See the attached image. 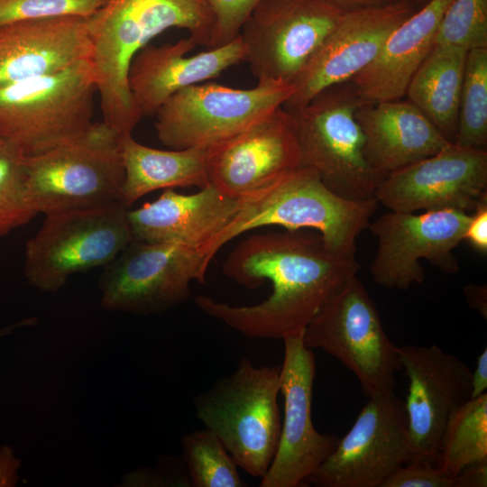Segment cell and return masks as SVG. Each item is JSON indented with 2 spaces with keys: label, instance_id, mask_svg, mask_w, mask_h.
I'll use <instances>...</instances> for the list:
<instances>
[{
  "label": "cell",
  "instance_id": "cell-1",
  "mask_svg": "<svg viewBox=\"0 0 487 487\" xmlns=\"http://www.w3.org/2000/svg\"><path fill=\"white\" fill-rule=\"evenodd\" d=\"M358 269L355 254L333 251L317 232L254 234L233 249L223 272L249 289L269 280L271 295L252 306H232L204 295L196 297L195 303L205 314L248 337L283 340L302 335L322 305Z\"/></svg>",
  "mask_w": 487,
  "mask_h": 487
},
{
  "label": "cell",
  "instance_id": "cell-2",
  "mask_svg": "<svg viewBox=\"0 0 487 487\" xmlns=\"http://www.w3.org/2000/svg\"><path fill=\"white\" fill-rule=\"evenodd\" d=\"M214 23L207 0H106L87 18L102 121L120 134L132 133L142 119L128 88L133 58L171 28L187 30L197 45L209 49Z\"/></svg>",
  "mask_w": 487,
  "mask_h": 487
},
{
  "label": "cell",
  "instance_id": "cell-3",
  "mask_svg": "<svg viewBox=\"0 0 487 487\" xmlns=\"http://www.w3.org/2000/svg\"><path fill=\"white\" fill-rule=\"evenodd\" d=\"M378 204L374 198L353 200L336 195L314 169L301 165L242 198L238 215L214 244L212 255L241 234L268 225L314 230L333 251L355 254L357 238L369 227Z\"/></svg>",
  "mask_w": 487,
  "mask_h": 487
},
{
  "label": "cell",
  "instance_id": "cell-4",
  "mask_svg": "<svg viewBox=\"0 0 487 487\" xmlns=\"http://www.w3.org/2000/svg\"><path fill=\"white\" fill-rule=\"evenodd\" d=\"M280 367L243 358L235 371L195 399L196 412L237 466L262 477L276 454L281 418Z\"/></svg>",
  "mask_w": 487,
  "mask_h": 487
},
{
  "label": "cell",
  "instance_id": "cell-5",
  "mask_svg": "<svg viewBox=\"0 0 487 487\" xmlns=\"http://www.w3.org/2000/svg\"><path fill=\"white\" fill-rule=\"evenodd\" d=\"M120 133L104 121L54 148L24 156L30 201L45 216L121 202Z\"/></svg>",
  "mask_w": 487,
  "mask_h": 487
},
{
  "label": "cell",
  "instance_id": "cell-6",
  "mask_svg": "<svg viewBox=\"0 0 487 487\" xmlns=\"http://www.w3.org/2000/svg\"><path fill=\"white\" fill-rule=\"evenodd\" d=\"M96 94L91 60L0 86V140L32 156L82 133Z\"/></svg>",
  "mask_w": 487,
  "mask_h": 487
},
{
  "label": "cell",
  "instance_id": "cell-7",
  "mask_svg": "<svg viewBox=\"0 0 487 487\" xmlns=\"http://www.w3.org/2000/svg\"><path fill=\"white\" fill-rule=\"evenodd\" d=\"M362 103L348 81L324 89L303 106L285 108L301 165L314 169L331 191L353 200L373 198L384 179L365 157L363 134L355 118Z\"/></svg>",
  "mask_w": 487,
  "mask_h": 487
},
{
  "label": "cell",
  "instance_id": "cell-8",
  "mask_svg": "<svg viewBox=\"0 0 487 487\" xmlns=\"http://www.w3.org/2000/svg\"><path fill=\"white\" fill-rule=\"evenodd\" d=\"M302 341L336 358L356 376L367 398L393 392L395 375L402 368L399 346L386 335L376 305L357 275L322 305Z\"/></svg>",
  "mask_w": 487,
  "mask_h": 487
},
{
  "label": "cell",
  "instance_id": "cell-9",
  "mask_svg": "<svg viewBox=\"0 0 487 487\" xmlns=\"http://www.w3.org/2000/svg\"><path fill=\"white\" fill-rule=\"evenodd\" d=\"M121 202L45 216L24 250L23 273L44 292L60 289L69 277L106 266L133 240Z\"/></svg>",
  "mask_w": 487,
  "mask_h": 487
},
{
  "label": "cell",
  "instance_id": "cell-10",
  "mask_svg": "<svg viewBox=\"0 0 487 487\" xmlns=\"http://www.w3.org/2000/svg\"><path fill=\"white\" fill-rule=\"evenodd\" d=\"M294 85L262 80L252 88L202 82L171 96L156 112L161 142L173 150L209 148L282 106Z\"/></svg>",
  "mask_w": 487,
  "mask_h": 487
},
{
  "label": "cell",
  "instance_id": "cell-11",
  "mask_svg": "<svg viewBox=\"0 0 487 487\" xmlns=\"http://www.w3.org/2000/svg\"><path fill=\"white\" fill-rule=\"evenodd\" d=\"M208 265L198 248L133 240L105 266L101 307L142 316L163 312L188 299L191 281L203 283Z\"/></svg>",
  "mask_w": 487,
  "mask_h": 487
},
{
  "label": "cell",
  "instance_id": "cell-12",
  "mask_svg": "<svg viewBox=\"0 0 487 487\" xmlns=\"http://www.w3.org/2000/svg\"><path fill=\"white\" fill-rule=\"evenodd\" d=\"M344 12L327 0H260L239 33L244 62L258 81L293 85Z\"/></svg>",
  "mask_w": 487,
  "mask_h": 487
},
{
  "label": "cell",
  "instance_id": "cell-13",
  "mask_svg": "<svg viewBox=\"0 0 487 487\" xmlns=\"http://www.w3.org/2000/svg\"><path fill=\"white\" fill-rule=\"evenodd\" d=\"M469 219L468 212L454 208L384 213L369 225L378 239L370 264L373 281L399 290L420 284L426 277L421 259L446 273H456L459 266L453 250L464 241Z\"/></svg>",
  "mask_w": 487,
  "mask_h": 487
},
{
  "label": "cell",
  "instance_id": "cell-14",
  "mask_svg": "<svg viewBox=\"0 0 487 487\" xmlns=\"http://www.w3.org/2000/svg\"><path fill=\"white\" fill-rule=\"evenodd\" d=\"M350 430L308 479L317 487H382L409 462L404 402L393 392L368 398Z\"/></svg>",
  "mask_w": 487,
  "mask_h": 487
},
{
  "label": "cell",
  "instance_id": "cell-15",
  "mask_svg": "<svg viewBox=\"0 0 487 487\" xmlns=\"http://www.w3.org/2000/svg\"><path fill=\"white\" fill-rule=\"evenodd\" d=\"M399 353L409 380L404 403L410 437L408 464L436 465L449 419L472 399V371L435 345H402Z\"/></svg>",
  "mask_w": 487,
  "mask_h": 487
},
{
  "label": "cell",
  "instance_id": "cell-16",
  "mask_svg": "<svg viewBox=\"0 0 487 487\" xmlns=\"http://www.w3.org/2000/svg\"><path fill=\"white\" fill-rule=\"evenodd\" d=\"M280 393L284 410L278 448L261 487H297L308 482L335 449L338 437L319 433L312 421L316 357L302 335L283 339Z\"/></svg>",
  "mask_w": 487,
  "mask_h": 487
},
{
  "label": "cell",
  "instance_id": "cell-17",
  "mask_svg": "<svg viewBox=\"0 0 487 487\" xmlns=\"http://www.w3.org/2000/svg\"><path fill=\"white\" fill-rule=\"evenodd\" d=\"M487 152L450 142L388 174L373 198L389 210H474L487 198Z\"/></svg>",
  "mask_w": 487,
  "mask_h": 487
},
{
  "label": "cell",
  "instance_id": "cell-18",
  "mask_svg": "<svg viewBox=\"0 0 487 487\" xmlns=\"http://www.w3.org/2000/svg\"><path fill=\"white\" fill-rule=\"evenodd\" d=\"M207 151L209 183L234 198L252 196L301 166L292 121L283 106Z\"/></svg>",
  "mask_w": 487,
  "mask_h": 487
},
{
  "label": "cell",
  "instance_id": "cell-19",
  "mask_svg": "<svg viewBox=\"0 0 487 487\" xmlns=\"http://www.w3.org/2000/svg\"><path fill=\"white\" fill-rule=\"evenodd\" d=\"M415 11L404 3L345 11L293 83L294 93L282 106H303L324 89L350 81Z\"/></svg>",
  "mask_w": 487,
  "mask_h": 487
},
{
  "label": "cell",
  "instance_id": "cell-20",
  "mask_svg": "<svg viewBox=\"0 0 487 487\" xmlns=\"http://www.w3.org/2000/svg\"><path fill=\"white\" fill-rule=\"evenodd\" d=\"M196 46L188 36L175 43L148 44L135 54L127 82L133 105L142 118L156 114L178 91L214 79L244 62L245 49L239 35L226 44L188 56Z\"/></svg>",
  "mask_w": 487,
  "mask_h": 487
},
{
  "label": "cell",
  "instance_id": "cell-21",
  "mask_svg": "<svg viewBox=\"0 0 487 487\" xmlns=\"http://www.w3.org/2000/svg\"><path fill=\"white\" fill-rule=\"evenodd\" d=\"M241 207L242 198L225 195L209 183L190 195L164 189L154 201L128 209L127 217L133 240L174 242L198 248L210 263L214 244Z\"/></svg>",
  "mask_w": 487,
  "mask_h": 487
},
{
  "label": "cell",
  "instance_id": "cell-22",
  "mask_svg": "<svg viewBox=\"0 0 487 487\" xmlns=\"http://www.w3.org/2000/svg\"><path fill=\"white\" fill-rule=\"evenodd\" d=\"M87 18L58 16L0 26V86L91 60Z\"/></svg>",
  "mask_w": 487,
  "mask_h": 487
},
{
  "label": "cell",
  "instance_id": "cell-23",
  "mask_svg": "<svg viewBox=\"0 0 487 487\" xmlns=\"http://www.w3.org/2000/svg\"><path fill=\"white\" fill-rule=\"evenodd\" d=\"M355 118L371 167L384 178L435 154L450 142L408 100L362 103Z\"/></svg>",
  "mask_w": 487,
  "mask_h": 487
},
{
  "label": "cell",
  "instance_id": "cell-24",
  "mask_svg": "<svg viewBox=\"0 0 487 487\" xmlns=\"http://www.w3.org/2000/svg\"><path fill=\"white\" fill-rule=\"evenodd\" d=\"M453 0H429L386 38L377 56L351 80L363 103L401 99L434 46L440 19Z\"/></svg>",
  "mask_w": 487,
  "mask_h": 487
},
{
  "label": "cell",
  "instance_id": "cell-25",
  "mask_svg": "<svg viewBox=\"0 0 487 487\" xmlns=\"http://www.w3.org/2000/svg\"><path fill=\"white\" fill-rule=\"evenodd\" d=\"M120 150L124 169L121 203L126 207L157 189L209 184L207 148L160 150L124 133L120 135Z\"/></svg>",
  "mask_w": 487,
  "mask_h": 487
},
{
  "label": "cell",
  "instance_id": "cell-26",
  "mask_svg": "<svg viewBox=\"0 0 487 487\" xmlns=\"http://www.w3.org/2000/svg\"><path fill=\"white\" fill-rule=\"evenodd\" d=\"M467 52L435 44L412 77L405 95L450 142L456 133Z\"/></svg>",
  "mask_w": 487,
  "mask_h": 487
},
{
  "label": "cell",
  "instance_id": "cell-27",
  "mask_svg": "<svg viewBox=\"0 0 487 487\" xmlns=\"http://www.w3.org/2000/svg\"><path fill=\"white\" fill-rule=\"evenodd\" d=\"M487 459V394L469 400L449 419L436 466L455 477L464 467Z\"/></svg>",
  "mask_w": 487,
  "mask_h": 487
},
{
  "label": "cell",
  "instance_id": "cell-28",
  "mask_svg": "<svg viewBox=\"0 0 487 487\" xmlns=\"http://www.w3.org/2000/svg\"><path fill=\"white\" fill-rule=\"evenodd\" d=\"M453 142L464 148L486 150L487 48L467 52Z\"/></svg>",
  "mask_w": 487,
  "mask_h": 487
},
{
  "label": "cell",
  "instance_id": "cell-29",
  "mask_svg": "<svg viewBox=\"0 0 487 487\" xmlns=\"http://www.w3.org/2000/svg\"><path fill=\"white\" fill-rule=\"evenodd\" d=\"M182 457L191 486L245 487L237 465L218 437L208 429L193 431L181 439Z\"/></svg>",
  "mask_w": 487,
  "mask_h": 487
},
{
  "label": "cell",
  "instance_id": "cell-30",
  "mask_svg": "<svg viewBox=\"0 0 487 487\" xmlns=\"http://www.w3.org/2000/svg\"><path fill=\"white\" fill-rule=\"evenodd\" d=\"M36 215L26 187L24 155L6 143L0 150V237Z\"/></svg>",
  "mask_w": 487,
  "mask_h": 487
},
{
  "label": "cell",
  "instance_id": "cell-31",
  "mask_svg": "<svg viewBox=\"0 0 487 487\" xmlns=\"http://www.w3.org/2000/svg\"><path fill=\"white\" fill-rule=\"evenodd\" d=\"M435 44L467 51L487 48V0H453L440 19Z\"/></svg>",
  "mask_w": 487,
  "mask_h": 487
},
{
  "label": "cell",
  "instance_id": "cell-32",
  "mask_svg": "<svg viewBox=\"0 0 487 487\" xmlns=\"http://www.w3.org/2000/svg\"><path fill=\"white\" fill-rule=\"evenodd\" d=\"M106 0H0V26L58 16H92Z\"/></svg>",
  "mask_w": 487,
  "mask_h": 487
},
{
  "label": "cell",
  "instance_id": "cell-33",
  "mask_svg": "<svg viewBox=\"0 0 487 487\" xmlns=\"http://www.w3.org/2000/svg\"><path fill=\"white\" fill-rule=\"evenodd\" d=\"M214 15V33L210 48L234 40L260 0H207Z\"/></svg>",
  "mask_w": 487,
  "mask_h": 487
},
{
  "label": "cell",
  "instance_id": "cell-34",
  "mask_svg": "<svg viewBox=\"0 0 487 487\" xmlns=\"http://www.w3.org/2000/svg\"><path fill=\"white\" fill-rule=\"evenodd\" d=\"M382 487H455V478L436 465L407 464L396 470Z\"/></svg>",
  "mask_w": 487,
  "mask_h": 487
},
{
  "label": "cell",
  "instance_id": "cell-35",
  "mask_svg": "<svg viewBox=\"0 0 487 487\" xmlns=\"http://www.w3.org/2000/svg\"><path fill=\"white\" fill-rule=\"evenodd\" d=\"M464 240L476 251L487 253V198H483L470 215Z\"/></svg>",
  "mask_w": 487,
  "mask_h": 487
},
{
  "label": "cell",
  "instance_id": "cell-36",
  "mask_svg": "<svg viewBox=\"0 0 487 487\" xmlns=\"http://www.w3.org/2000/svg\"><path fill=\"white\" fill-rule=\"evenodd\" d=\"M21 460L9 446L0 447V487H14L19 482Z\"/></svg>",
  "mask_w": 487,
  "mask_h": 487
},
{
  "label": "cell",
  "instance_id": "cell-37",
  "mask_svg": "<svg viewBox=\"0 0 487 487\" xmlns=\"http://www.w3.org/2000/svg\"><path fill=\"white\" fill-rule=\"evenodd\" d=\"M455 478V487H486L487 459L464 467Z\"/></svg>",
  "mask_w": 487,
  "mask_h": 487
},
{
  "label": "cell",
  "instance_id": "cell-38",
  "mask_svg": "<svg viewBox=\"0 0 487 487\" xmlns=\"http://www.w3.org/2000/svg\"><path fill=\"white\" fill-rule=\"evenodd\" d=\"M472 399L486 392L487 389V348H484L477 359L474 371L472 372Z\"/></svg>",
  "mask_w": 487,
  "mask_h": 487
},
{
  "label": "cell",
  "instance_id": "cell-39",
  "mask_svg": "<svg viewBox=\"0 0 487 487\" xmlns=\"http://www.w3.org/2000/svg\"><path fill=\"white\" fill-rule=\"evenodd\" d=\"M464 294L468 305L487 317V288L486 286L469 284L464 288Z\"/></svg>",
  "mask_w": 487,
  "mask_h": 487
},
{
  "label": "cell",
  "instance_id": "cell-40",
  "mask_svg": "<svg viewBox=\"0 0 487 487\" xmlns=\"http://www.w3.org/2000/svg\"><path fill=\"white\" fill-rule=\"evenodd\" d=\"M344 11L378 7L393 3L391 0H327Z\"/></svg>",
  "mask_w": 487,
  "mask_h": 487
},
{
  "label": "cell",
  "instance_id": "cell-41",
  "mask_svg": "<svg viewBox=\"0 0 487 487\" xmlns=\"http://www.w3.org/2000/svg\"><path fill=\"white\" fill-rule=\"evenodd\" d=\"M37 319L35 317L24 318L11 325L0 327V337L7 335L14 331L26 326H32L35 325Z\"/></svg>",
  "mask_w": 487,
  "mask_h": 487
},
{
  "label": "cell",
  "instance_id": "cell-42",
  "mask_svg": "<svg viewBox=\"0 0 487 487\" xmlns=\"http://www.w3.org/2000/svg\"><path fill=\"white\" fill-rule=\"evenodd\" d=\"M393 3H404L411 5L416 10H418L425 5L429 0H391Z\"/></svg>",
  "mask_w": 487,
  "mask_h": 487
},
{
  "label": "cell",
  "instance_id": "cell-43",
  "mask_svg": "<svg viewBox=\"0 0 487 487\" xmlns=\"http://www.w3.org/2000/svg\"><path fill=\"white\" fill-rule=\"evenodd\" d=\"M6 143L0 140V150L5 145Z\"/></svg>",
  "mask_w": 487,
  "mask_h": 487
}]
</instances>
